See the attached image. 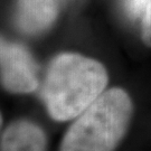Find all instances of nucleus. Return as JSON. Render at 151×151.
<instances>
[{
  "mask_svg": "<svg viewBox=\"0 0 151 151\" xmlns=\"http://www.w3.org/2000/svg\"><path fill=\"white\" fill-rule=\"evenodd\" d=\"M109 75L100 62L75 53H63L50 62L43 97L56 121L75 119L105 91Z\"/></svg>",
  "mask_w": 151,
  "mask_h": 151,
  "instance_id": "f257e3e1",
  "label": "nucleus"
},
{
  "mask_svg": "<svg viewBox=\"0 0 151 151\" xmlns=\"http://www.w3.org/2000/svg\"><path fill=\"white\" fill-rule=\"evenodd\" d=\"M133 116V102L121 87L104 91L65 133L60 151H114Z\"/></svg>",
  "mask_w": 151,
  "mask_h": 151,
  "instance_id": "f03ea898",
  "label": "nucleus"
},
{
  "mask_svg": "<svg viewBox=\"0 0 151 151\" xmlns=\"http://www.w3.org/2000/svg\"><path fill=\"white\" fill-rule=\"evenodd\" d=\"M0 72L4 86L14 93H30L38 87L37 66L27 49L0 37Z\"/></svg>",
  "mask_w": 151,
  "mask_h": 151,
  "instance_id": "7ed1b4c3",
  "label": "nucleus"
},
{
  "mask_svg": "<svg viewBox=\"0 0 151 151\" xmlns=\"http://www.w3.org/2000/svg\"><path fill=\"white\" fill-rule=\"evenodd\" d=\"M57 17L55 0H18L17 24L27 34L48 29Z\"/></svg>",
  "mask_w": 151,
  "mask_h": 151,
  "instance_id": "20e7f679",
  "label": "nucleus"
},
{
  "mask_svg": "<svg viewBox=\"0 0 151 151\" xmlns=\"http://www.w3.org/2000/svg\"><path fill=\"white\" fill-rule=\"evenodd\" d=\"M47 140L37 124L19 120L11 123L2 134L1 151H46Z\"/></svg>",
  "mask_w": 151,
  "mask_h": 151,
  "instance_id": "39448f33",
  "label": "nucleus"
},
{
  "mask_svg": "<svg viewBox=\"0 0 151 151\" xmlns=\"http://www.w3.org/2000/svg\"><path fill=\"white\" fill-rule=\"evenodd\" d=\"M141 39L147 47H151V0L141 18Z\"/></svg>",
  "mask_w": 151,
  "mask_h": 151,
  "instance_id": "423d86ee",
  "label": "nucleus"
},
{
  "mask_svg": "<svg viewBox=\"0 0 151 151\" xmlns=\"http://www.w3.org/2000/svg\"><path fill=\"white\" fill-rule=\"evenodd\" d=\"M149 0H125L124 9L132 18H142Z\"/></svg>",
  "mask_w": 151,
  "mask_h": 151,
  "instance_id": "0eeeda50",
  "label": "nucleus"
},
{
  "mask_svg": "<svg viewBox=\"0 0 151 151\" xmlns=\"http://www.w3.org/2000/svg\"><path fill=\"white\" fill-rule=\"evenodd\" d=\"M2 125V116H1V113H0V128Z\"/></svg>",
  "mask_w": 151,
  "mask_h": 151,
  "instance_id": "6e6552de",
  "label": "nucleus"
}]
</instances>
